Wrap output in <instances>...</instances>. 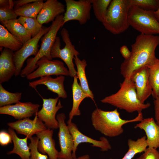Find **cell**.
Listing matches in <instances>:
<instances>
[{"label":"cell","mask_w":159,"mask_h":159,"mask_svg":"<svg viewBox=\"0 0 159 159\" xmlns=\"http://www.w3.org/2000/svg\"><path fill=\"white\" fill-rule=\"evenodd\" d=\"M159 45V36L140 34L131 46V54L120 66V73L124 78L130 79L132 72L143 66L153 65L156 59L155 50Z\"/></svg>","instance_id":"cell-1"},{"label":"cell","mask_w":159,"mask_h":159,"mask_svg":"<svg viewBox=\"0 0 159 159\" xmlns=\"http://www.w3.org/2000/svg\"><path fill=\"white\" fill-rule=\"evenodd\" d=\"M138 113L135 118L126 120L121 118L117 108L113 110L106 111L96 108L91 114V121L96 130L105 136L114 137L123 133L122 126L125 124L141 121L143 118L142 113Z\"/></svg>","instance_id":"cell-2"},{"label":"cell","mask_w":159,"mask_h":159,"mask_svg":"<svg viewBox=\"0 0 159 159\" xmlns=\"http://www.w3.org/2000/svg\"><path fill=\"white\" fill-rule=\"evenodd\" d=\"M100 101L131 113L136 111L142 112L150 106V103H143L139 101L135 84L128 78H125L120 83V88L116 93L105 97Z\"/></svg>","instance_id":"cell-3"},{"label":"cell","mask_w":159,"mask_h":159,"mask_svg":"<svg viewBox=\"0 0 159 159\" xmlns=\"http://www.w3.org/2000/svg\"><path fill=\"white\" fill-rule=\"evenodd\" d=\"M130 0H112L102 23L105 28L112 34H119L129 28L128 18L131 6Z\"/></svg>","instance_id":"cell-4"},{"label":"cell","mask_w":159,"mask_h":159,"mask_svg":"<svg viewBox=\"0 0 159 159\" xmlns=\"http://www.w3.org/2000/svg\"><path fill=\"white\" fill-rule=\"evenodd\" d=\"M63 17L64 15L61 14L52 22L49 31L41 39V46L37 54L34 57L27 59L26 66L21 72L20 75L21 77H26L35 70L38 67L36 65L37 62L42 57L45 56L49 59L52 60L51 50L58 31L64 25Z\"/></svg>","instance_id":"cell-5"},{"label":"cell","mask_w":159,"mask_h":159,"mask_svg":"<svg viewBox=\"0 0 159 159\" xmlns=\"http://www.w3.org/2000/svg\"><path fill=\"white\" fill-rule=\"evenodd\" d=\"M155 11L146 10L131 6L128 18L130 26L146 35L159 34V22L155 15Z\"/></svg>","instance_id":"cell-6"},{"label":"cell","mask_w":159,"mask_h":159,"mask_svg":"<svg viewBox=\"0 0 159 159\" xmlns=\"http://www.w3.org/2000/svg\"><path fill=\"white\" fill-rule=\"evenodd\" d=\"M60 34L62 40L65 44L64 47L61 49L60 39L57 37L52 47L50 54L52 59L58 58L63 60L68 68L69 76L74 78L76 75L77 71L74 68L73 59L74 57L78 56L80 53L72 44L68 30L63 28Z\"/></svg>","instance_id":"cell-7"},{"label":"cell","mask_w":159,"mask_h":159,"mask_svg":"<svg viewBox=\"0 0 159 159\" xmlns=\"http://www.w3.org/2000/svg\"><path fill=\"white\" fill-rule=\"evenodd\" d=\"M66 8L63 17L64 24L71 20L77 21L80 25L90 18L92 8L91 0H65Z\"/></svg>","instance_id":"cell-8"},{"label":"cell","mask_w":159,"mask_h":159,"mask_svg":"<svg viewBox=\"0 0 159 159\" xmlns=\"http://www.w3.org/2000/svg\"><path fill=\"white\" fill-rule=\"evenodd\" d=\"M50 26L43 27L40 32L23 44L22 47L14 53L13 59L16 67L14 76L20 75L24 62L29 56H35L39 51L38 43L41 38L49 30Z\"/></svg>","instance_id":"cell-9"},{"label":"cell","mask_w":159,"mask_h":159,"mask_svg":"<svg viewBox=\"0 0 159 159\" xmlns=\"http://www.w3.org/2000/svg\"><path fill=\"white\" fill-rule=\"evenodd\" d=\"M36 65L38 68L27 76V80L51 75L69 76L68 69L64 66V63L59 60H50L44 56L37 61Z\"/></svg>","instance_id":"cell-10"},{"label":"cell","mask_w":159,"mask_h":159,"mask_svg":"<svg viewBox=\"0 0 159 159\" xmlns=\"http://www.w3.org/2000/svg\"><path fill=\"white\" fill-rule=\"evenodd\" d=\"M65 115L63 113L56 116L59 123L58 137L60 148L58 159H73L72 152L74 142L73 137L65 122Z\"/></svg>","instance_id":"cell-11"},{"label":"cell","mask_w":159,"mask_h":159,"mask_svg":"<svg viewBox=\"0 0 159 159\" xmlns=\"http://www.w3.org/2000/svg\"><path fill=\"white\" fill-rule=\"evenodd\" d=\"M59 98L58 97L48 99L43 98L42 107L36 114L47 129L54 130L59 128L56 115L58 111L63 107L60 100H59Z\"/></svg>","instance_id":"cell-12"},{"label":"cell","mask_w":159,"mask_h":159,"mask_svg":"<svg viewBox=\"0 0 159 159\" xmlns=\"http://www.w3.org/2000/svg\"><path fill=\"white\" fill-rule=\"evenodd\" d=\"M69 131L74 140V146L72 155L73 159L77 158L76 152L79 144L82 143L92 144V146L99 148L102 151H107L111 149V146L107 139L103 136L100 138V140H95L82 133L79 130L77 125L69 120L67 122Z\"/></svg>","instance_id":"cell-13"},{"label":"cell","mask_w":159,"mask_h":159,"mask_svg":"<svg viewBox=\"0 0 159 159\" xmlns=\"http://www.w3.org/2000/svg\"><path fill=\"white\" fill-rule=\"evenodd\" d=\"M130 79L135 84L138 99L141 103H144L145 100L152 95V92L148 67L145 66L135 70Z\"/></svg>","instance_id":"cell-14"},{"label":"cell","mask_w":159,"mask_h":159,"mask_svg":"<svg viewBox=\"0 0 159 159\" xmlns=\"http://www.w3.org/2000/svg\"><path fill=\"white\" fill-rule=\"evenodd\" d=\"M7 125L16 131L17 133L24 135L30 139L33 135L46 129L44 122L36 115L34 118H29L9 122Z\"/></svg>","instance_id":"cell-15"},{"label":"cell","mask_w":159,"mask_h":159,"mask_svg":"<svg viewBox=\"0 0 159 159\" xmlns=\"http://www.w3.org/2000/svg\"><path fill=\"white\" fill-rule=\"evenodd\" d=\"M39 107L38 104L19 102L14 105L0 107V114L10 115L16 119L20 120L35 115Z\"/></svg>","instance_id":"cell-16"},{"label":"cell","mask_w":159,"mask_h":159,"mask_svg":"<svg viewBox=\"0 0 159 159\" xmlns=\"http://www.w3.org/2000/svg\"><path fill=\"white\" fill-rule=\"evenodd\" d=\"M65 6L57 0H47L44 2L37 19L42 25L53 21L59 16L65 12Z\"/></svg>","instance_id":"cell-17"},{"label":"cell","mask_w":159,"mask_h":159,"mask_svg":"<svg viewBox=\"0 0 159 159\" xmlns=\"http://www.w3.org/2000/svg\"><path fill=\"white\" fill-rule=\"evenodd\" d=\"M64 80L65 77L63 75H60L55 78H52L51 76H46L29 82V85L35 89L38 85H44L47 87V90L57 94L59 97L65 99L67 97V95L64 85Z\"/></svg>","instance_id":"cell-18"},{"label":"cell","mask_w":159,"mask_h":159,"mask_svg":"<svg viewBox=\"0 0 159 159\" xmlns=\"http://www.w3.org/2000/svg\"><path fill=\"white\" fill-rule=\"evenodd\" d=\"M53 134V130L47 128L36 134L39 139L38 149L40 153L47 154L49 159H58L59 152L55 148Z\"/></svg>","instance_id":"cell-19"},{"label":"cell","mask_w":159,"mask_h":159,"mask_svg":"<svg viewBox=\"0 0 159 159\" xmlns=\"http://www.w3.org/2000/svg\"><path fill=\"white\" fill-rule=\"evenodd\" d=\"M143 130L145 133L148 147L159 150V125L153 117L143 118L134 126Z\"/></svg>","instance_id":"cell-20"},{"label":"cell","mask_w":159,"mask_h":159,"mask_svg":"<svg viewBox=\"0 0 159 159\" xmlns=\"http://www.w3.org/2000/svg\"><path fill=\"white\" fill-rule=\"evenodd\" d=\"M14 51L4 48L0 55V84L8 81L14 75L16 67Z\"/></svg>","instance_id":"cell-21"},{"label":"cell","mask_w":159,"mask_h":159,"mask_svg":"<svg viewBox=\"0 0 159 159\" xmlns=\"http://www.w3.org/2000/svg\"><path fill=\"white\" fill-rule=\"evenodd\" d=\"M8 131L11 136L14 147L12 150L8 152L7 154H15L18 155L21 159H30V152L27 145L28 138L26 137L24 138H19L14 130L10 127L8 128Z\"/></svg>","instance_id":"cell-22"},{"label":"cell","mask_w":159,"mask_h":159,"mask_svg":"<svg viewBox=\"0 0 159 159\" xmlns=\"http://www.w3.org/2000/svg\"><path fill=\"white\" fill-rule=\"evenodd\" d=\"M0 22L23 44L32 38L29 32L19 22L17 18Z\"/></svg>","instance_id":"cell-23"},{"label":"cell","mask_w":159,"mask_h":159,"mask_svg":"<svg viewBox=\"0 0 159 159\" xmlns=\"http://www.w3.org/2000/svg\"><path fill=\"white\" fill-rule=\"evenodd\" d=\"M78 78L76 76L74 77L72 88V94L73 102L72 108L69 114V120L72 121L74 117L80 116L81 112L79 107L82 101L86 98H89L87 94L82 90L78 83Z\"/></svg>","instance_id":"cell-24"},{"label":"cell","mask_w":159,"mask_h":159,"mask_svg":"<svg viewBox=\"0 0 159 159\" xmlns=\"http://www.w3.org/2000/svg\"><path fill=\"white\" fill-rule=\"evenodd\" d=\"M74 59L77 68L76 76L79 80L80 87L83 92L94 101V95L89 88L85 74V69L87 65V62L85 59H80L78 56H75Z\"/></svg>","instance_id":"cell-25"},{"label":"cell","mask_w":159,"mask_h":159,"mask_svg":"<svg viewBox=\"0 0 159 159\" xmlns=\"http://www.w3.org/2000/svg\"><path fill=\"white\" fill-rule=\"evenodd\" d=\"M23 44L1 24L0 25V46L16 52L22 46Z\"/></svg>","instance_id":"cell-26"},{"label":"cell","mask_w":159,"mask_h":159,"mask_svg":"<svg viewBox=\"0 0 159 159\" xmlns=\"http://www.w3.org/2000/svg\"><path fill=\"white\" fill-rule=\"evenodd\" d=\"M127 145L128 150L121 159H132L136 154L144 152L148 147L146 137L144 135L136 140L129 139L127 140Z\"/></svg>","instance_id":"cell-27"},{"label":"cell","mask_w":159,"mask_h":159,"mask_svg":"<svg viewBox=\"0 0 159 159\" xmlns=\"http://www.w3.org/2000/svg\"><path fill=\"white\" fill-rule=\"evenodd\" d=\"M44 2L42 0H37L14 10L18 16L37 18L42 9Z\"/></svg>","instance_id":"cell-28"},{"label":"cell","mask_w":159,"mask_h":159,"mask_svg":"<svg viewBox=\"0 0 159 159\" xmlns=\"http://www.w3.org/2000/svg\"><path fill=\"white\" fill-rule=\"evenodd\" d=\"M148 67L149 80L152 90V95L155 99L159 97V59L157 58L154 63Z\"/></svg>","instance_id":"cell-29"},{"label":"cell","mask_w":159,"mask_h":159,"mask_svg":"<svg viewBox=\"0 0 159 159\" xmlns=\"http://www.w3.org/2000/svg\"><path fill=\"white\" fill-rule=\"evenodd\" d=\"M112 0H91L94 13L97 19L102 23Z\"/></svg>","instance_id":"cell-30"},{"label":"cell","mask_w":159,"mask_h":159,"mask_svg":"<svg viewBox=\"0 0 159 159\" xmlns=\"http://www.w3.org/2000/svg\"><path fill=\"white\" fill-rule=\"evenodd\" d=\"M19 22L30 33L32 38L37 36L43 27L37 18L19 16L17 19Z\"/></svg>","instance_id":"cell-31"},{"label":"cell","mask_w":159,"mask_h":159,"mask_svg":"<svg viewBox=\"0 0 159 159\" xmlns=\"http://www.w3.org/2000/svg\"><path fill=\"white\" fill-rule=\"evenodd\" d=\"M21 92L12 93L7 91L0 84V107L20 102L21 97Z\"/></svg>","instance_id":"cell-32"},{"label":"cell","mask_w":159,"mask_h":159,"mask_svg":"<svg viewBox=\"0 0 159 159\" xmlns=\"http://www.w3.org/2000/svg\"><path fill=\"white\" fill-rule=\"evenodd\" d=\"M131 6L146 10L156 11L159 7L158 0H130Z\"/></svg>","instance_id":"cell-33"},{"label":"cell","mask_w":159,"mask_h":159,"mask_svg":"<svg viewBox=\"0 0 159 159\" xmlns=\"http://www.w3.org/2000/svg\"><path fill=\"white\" fill-rule=\"evenodd\" d=\"M30 140V143L29 145L30 152V159H48V155L40 153L38 150V138L37 136L32 137Z\"/></svg>","instance_id":"cell-34"},{"label":"cell","mask_w":159,"mask_h":159,"mask_svg":"<svg viewBox=\"0 0 159 159\" xmlns=\"http://www.w3.org/2000/svg\"><path fill=\"white\" fill-rule=\"evenodd\" d=\"M18 16L14 9L9 7L0 8V22L16 19Z\"/></svg>","instance_id":"cell-35"},{"label":"cell","mask_w":159,"mask_h":159,"mask_svg":"<svg viewBox=\"0 0 159 159\" xmlns=\"http://www.w3.org/2000/svg\"><path fill=\"white\" fill-rule=\"evenodd\" d=\"M136 159H159V151L155 148L148 147Z\"/></svg>","instance_id":"cell-36"},{"label":"cell","mask_w":159,"mask_h":159,"mask_svg":"<svg viewBox=\"0 0 159 159\" xmlns=\"http://www.w3.org/2000/svg\"><path fill=\"white\" fill-rule=\"evenodd\" d=\"M11 136L9 132L3 130L0 132V144L2 146H6L11 143Z\"/></svg>","instance_id":"cell-37"},{"label":"cell","mask_w":159,"mask_h":159,"mask_svg":"<svg viewBox=\"0 0 159 159\" xmlns=\"http://www.w3.org/2000/svg\"><path fill=\"white\" fill-rule=\"evenodd\" d=\"M120 52L125 60L128 59L130 57L131 52L128 49L127 46L124 45L122 46L120 49Z\"/></svg>","instance_id":"cell-38"},{"label":"cell","mask_w":159,"mask_h":159,"mask_svg":"<svg viewBox=\"0 0 159 159\" xmlns=\"http://www.w3.org/2000/svg\"><path fill=\"white\" fill-rule=\"evenodd\" d=\"M37 0H18L14 1V9L22 6L29 3L37 1Z\"/></svg>","instance_id":"cell-39"},{"label":"cell","mask_w":159,"mask_h":159,"mask_svg":"<svg viewBox=\"0 0 159 159\" xmlns=\"http://www.w3.org/2000/svg\"><path fill=\"white\" fill-rule=\"evenodd\" d=\"M155 117L156 123L159 125V97L154 101Z\"/></svg>","instance_id":"cell-40"},{"label":"cell","mask_w":159,"mask_h":159,"mask_svg":"<svg viewBox=\"0 0 159 159\" xmlns=\"http://www.w3.org/2000/svg\"><path fill=\"white\" fill-rule=\"evenodd\" d=\"M14 2L12 0H0V8L9 7L14 9Z\"/></svg>","instance_id":"cell-41"},{"label":"cell","mask_w":159,"mask_h":159,"mask_svg":"<svg viewBox=\"0 0 159 159\" xmlns=\"http://www.w3.org/2000/svg\"><path fill=\"white\" fill-rule=\"evenodd\" d=\"M76 159H90L89 155L85 154L77 158Z\"/></svg>","instance_id":"cell-42"},{"label":"cell","mask_w":159,"mask_h":159,"mask_svg":"<svg viewBox=\"0 0 159 159\" xmlns=\"http://www.w3.org/2000/svg\"><path fill=\"white\" fill-rule=\"evenodd\" d=\"M155 17L157 20L159 22V7L156 11H155Z\"/></svg>","instance_id":"cell-43"}]
</instances>
